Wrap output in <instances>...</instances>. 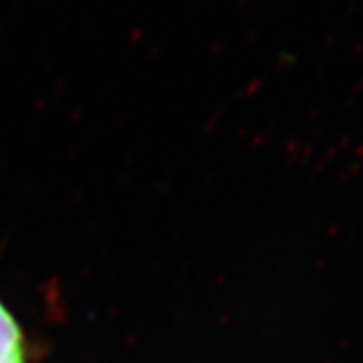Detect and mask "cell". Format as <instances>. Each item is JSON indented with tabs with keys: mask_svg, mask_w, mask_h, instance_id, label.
<instances>
[{
	"mask_svg": "<svg viewBox=\"0 0 363 363\" xmlns=\"http://www.w3.org/2000/svg\"><path fill=\"white\" fill-rule=\"evenodd\" d=\"M0 363H26L25 335L18 321L0 301Z\"/></svg>",
	"mask_w": 363,
	"mask_h": 363,
	"instance_id": "obj_1",
	"label": "cell"
}]
</instances>
